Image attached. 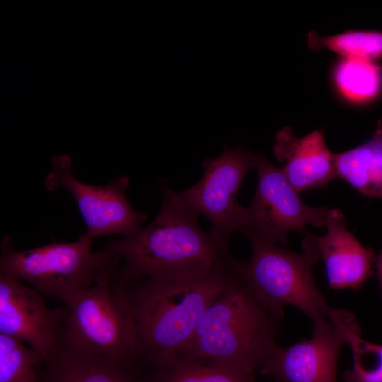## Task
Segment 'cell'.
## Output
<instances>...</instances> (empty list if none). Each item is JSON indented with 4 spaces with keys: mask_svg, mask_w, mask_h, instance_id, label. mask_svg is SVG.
Wrapping results in <instances>:
<instances>
[{
    "mask_svg": "<svg viewBox=\"0 0 382 382\" xmlns=\"http://www.w3.org/2000/svg\"><path fill=\"white\" fill-rule=\"evenodd\" d=\"M198 217L179 192L164 186L161 207L153 221L105 245L122 262L115 270L113 285L191 279L233 265L237 260L229 248L204 232Z\"/></svg>",
    "mask_w": 382,
    "mask_h": 382,
    "instance_id": "1",
    "label": "cell"
},
{
    "mask_svg": "<svg viewBox=\"0 0 382 382\" xmlns=\"http://www.w3.org/2000/svg\"><path fill=\"white\" fill-rule=\"evenodd\" d=\"M241 260L180 280H141L115 286L135 323L140 363L151 366L175 356L218 297L238 277Z\"/></svg>",
    "mask_w": 382,
    "mask_h": 382,
    "instance_id": "2",
    "label": "cell"
},
{
    "mask_svg": "<svg viewBox=\"0 0 382 382\" xmlns=\"http://www.w3.org/2000/svg\"><path fill=\"white\" fill-rule=\"evenodd\" d=\"M282 320L257 298L241 270L174 357L233 366L257 374L279 347L276 336Z\"/></svg>",
    "mask_w": 382,
    "mask_h": 382,
    "instance_id": "3",
    "label": "cell"
},
{
    "mask_svg": "<svg viewBox=\"0 0 382 382\" xmlns=\"http://www.w3.org/2000/svg\"><path fill=\"white\" fill-rule=\"evenodd\" d=\"M249 241L252 255L243 261L241 270L257 298L282 318L284 307L291 305L309 317L313 325L327 321L332 308L313 274L314 265L320 260L316 236L305 235L300 254L255 238Z\"/></svg>",
    "mask_w": 382,
    "mask_h": 382,
    "instance_id": "4",
    "label": "cell"
},
{
    "mask_svg": "<svg viewBox=\"0 0 382 382\" xmlns=\"http://www.w3.org/2000/svg\"><path fill=\"white\" fill-rule=\"evenodd\" d=\"M86 233L73 242L18 250L9 236L1 241L0 274L13 276L39 293L62 301L91 286L116 257L106 247L92 250Z\"/></svg>",
    "mask_w": 382,
    "mask_h": 382,
    "instance_id": "5",
    "label": "cell"
},
{
    "mask_svg": "<svg viewBox=\"0 0 382 382\" xmlns=\"http://www.w3.org/2000/svg\"><path fill=\"white\" fill-rule=\"evenodd\" d=\"M120 259L115 257L89 287L66 303L67 317L63 340L118 360L139 361L135 323L122 291L112 284Z\"/></svg>",
    "mask_w": 382,
    "mask_h": 382,
    "instance_id": "6",
    "label": "cell"
},
{
    "mask_svg": "<svg viewBox=\"0 0 382 382\" xmlns=\"http://www.w3.org/2000/svg\"><path fill=\"white\" fill-rule=\"evenodd\" d=\"M256 156L257 187L240 231L248 239L284 245L290 231H303L308 225L324 227L334 209L305 204L282 168Z\"/></svg>",
    "mask_w": 382,
    "mask_h": 382,
    "instance_id": "7",
    "label": "cell"
},
{
    "mask_svg": "<svg viewBox=\"0 0 382 382\" xmlns=\"http://www.w3.org/2000/svg\"><path fill=\"white\" fill-rule=\"evenodd\" d=\"M257 156L245 149L224 146L220 156L202 162L201 180L179 192L185 204L211 223L210 234L229 248L230 236L245 221V207L237 202L238 190L247 173L255 168Z\"/></svg>",
    "mask_w": 382,
    "mask_h": 382,
    "instance_id": "8",
    "label": "cell"
},
{
    "mask_svg": "<svg viewBox=\"0 0 382 382\" xmlns=\"http://www.w3.org/2000/svg\"><path fill=\"white\" fill-rule=\"evenodd\" d=\"M50 163L52 170L44 186L49 191L63 187L70 192L86 224V233L93 239L112 234L127 237L141 228L147 216L135 210L126 197L128 176L102 185L86 184L74 176L69 156H54Z\"/></svg>",
    "mask_w": 382,
    "mask_h": 382,
    "instance_id": "9",
    "label": "cell"
},
{
    "mask_svg": "<svg viewBox=\"0 0 382 382\" xmlns=\"http://www.w3.org/2000/svg\"><path fill=\"white\" fill-rule=\"evenodd\" d=\"M328 318L314 325L311 339L287 347L279 346L260 374L277 382H337L340 349L361 328L347 310L332 308Z\"/></svg>",
    "mask_w": 382,
    "mask_h": 382,
    "instance_id": "10",
    "label": "cell"
},
{
    "mask_svg": "<svg viewBox=\"0 0 382 382\" xmlns=\"http://www.w3.org/2000/svg\"><path fill=\"white\" fill-rule=\"evenodd\" d=\"M66 317V307L50 309L34 288L0 274V334L26 342L45 361L62 341Z\"/></svg>",
    "mask_w": 382,
    "mask_h": 382,
    "instance_id": "11",
    "label": "cell"
},
{
    "mask_svg": "<svg viewBox=\"0 0 382 382\" xmlns=\"http://www.w3.org/2000/svg\"><path fill=\"white\" fill-rule=\"evenodd\" d=\"M39 382H147V366L112 359L62 339L42 364Z\"/></svg>",
    "mask_w": 382,
    "mask_h": 382,
    "instance_id": "12",
    "label": "cell"
},
{
    "mask_svg": "<svg viewBox=\"0 0 382 382\" xmlns=\"http://www.w3.org/2000/svg\"><path fill=\"white\" fill-rule=\"evenodd\" d=\"M273 152L277 160L284 163L281 168L298 193L323 187L337 178L335 154L319 130L297 137L291 127H285L276 133Z\"/></svg>",
    "mask_w": 382,
    "mask_h": 382,
    "instance_id": "13",
    "label": "cell"
},
{
    "mask_svg": "<svg viewBox=\"0 0 382 382\" xmlns=\"http://www.w3.org/2000/svg\"><path fill=\"white\" fill-rule=\"evenodd\" d=\"M326 233L316 239L325 263L329 286L333 289L359 290L374 274L376 258L346 228L345 216L334 209L325 226Z\"/></svg>",
    "mask_w": 382,
    "mask_h": 382,
    "instance_id": "14",
    "label": "cell"
},
{
    "mask_svg": "<svg viewBox=\"0 0 382 382\" xmlns=\"http://www.w3.org/2000/svg\"><path fill=\"white\" fill-rule=\"evenodd\" d=\"M337 178L368 197L382 199V119L366 142L335 154Z\"/></svg>",
    "mask_w": 382,
    "mask_h": 382,
    "instance_id": "15",
    "label": "cell"
},
{
    "mask_svg": "<svg viewBox=\"0 0 382 382\" xmlns=\"http://www.w3.org/2000/svg\"><path fill=\"white\" fill-rule=\"evenodd\" d=\"M256 375L233 366L175 357L147 366V382H257Z\"/></svg>",
    "mask_w": 382,
    "mask_h": 382,
    "instance_id": "16",
    "label": "cell"
},
{
    "mask_svg": "<svg viewBox=\"0 0 382 382\" xmlns=\"http://www.w3.org/2000/svg\"><path fill=\"white\" fill-rule=\"evenodd\" d=\"M333 79L340 93L354 103L371 100L382 88V71L374 61L342 58L334 69Z\"/></svg>",
    "mask_w": 382,
    "mask_h": 382,
    "instance_id": "17",
    "label": "cell"
},
{
    "mask_svg": "<svg viewBox=\"0 0 382 382\" xmlns=\"http://www.w3.org/2000/svg\"><path fill=\"white\" fill-rule=\"evenodd\" d=\"M308 45L314 50L326 48L342 58L370 61L382 59V31L349 30L329 36L311 32Z\"/></svg>",
    "mask_w": 382,
    "mask_h": 382,
    "instance_id": "18",
    "label": "cell"
},
{
    "mask_svg": "<svg viewBox=\"0 0 382 382\" xmlns=\"http://www.w3.org/2000/svg\"><path fill=\"white\" fill-rule=\"evenodd\" d=\"M41 355L23 341L0 334V382H39Z\"/></svg>",
    "mask_w": 382,
    "mask_h": 382,
    "instance_id": "19",
    "label": "cell"
},
{
    "mask_svg": "<svg viewBox=\"0 0 382 382\" xmlns=\"http://www.w3.org/2000/svg\"><path fill=\"white\" fill-rule=\"evenodd\" d=\"M349 345L353 364L343 374L344 382H382V345L371 342L353 335Z\"/></svg>",
    "mask_w": 382,
    "mask_h": 382,
    "instance_id": "20",
    "label": "cell"
},
{
    "mask_svg": "<svg viewBox=\"0 0 382 382\" xmlns=\"http://www.w3.org/2000/svg\"><path fill=\"white\" fill-rule=\"evenodd\" d=\"M376 267L382 296V250L376 259Z\"/></svg>",
    "mask_w": 382,
    "mask_h": 382,
    "instance_id": "21",
    "label": "cell"
}]
</instances>
